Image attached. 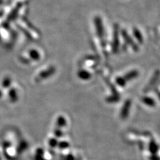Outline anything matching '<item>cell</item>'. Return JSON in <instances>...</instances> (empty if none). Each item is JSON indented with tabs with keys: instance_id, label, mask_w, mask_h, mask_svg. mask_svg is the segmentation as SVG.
<instances>
[{
	"instance_id": "obj_2",
	"label": "cell",
	"mask_w": 160,
	"mask_h": 160,
	"mask_svg": "<svg viewBox=\"0 0 160 160\" xmlns=\"http://www.w3.org/2000/svg\"><path fill=\"white\" fill-rule=\"evenodd\" d=\"M122 36H123L124 39L126 40V42H128V43H129V44L130 45V46H132V48H133V49H137L136 45L133 42V40L131 38L129 37V35L127 33V32H126V31H125V30H123V31L122 32Z\"/></svg>"
},
{
	"instance_id": "obj_4",
	"label": "cell",
	"mask_w": 160,
	"mask_h": 160,
	"mask_svg": "<svg viewBox=\"0 0 160 160\" xmlns=\"http://www.w3.org/2000/svg\"><path fill=\"white\" fill-rule=\"evenodd\" d=\"M133 33H134V36H136V38H137V39L138 40L139 42H143V39H142V35H141V33H140L139 31H138L137 29L135 28L133 29Z\"/></svg>"
},
{
	"instance_id": "obj_1",
	"label": "cell",
	"mask_w": 160,
	"mask_h": 160,
	"mask_svg": "<svg viewBox=\"0 0 160 160\" xmlns=\"http://www.w3.org/2000/svg\"><path fill=\"white\" fill-rule=\"evenodd\" d=\"M95 24H96V27L97 29L98 36L102 39L104 37V29H103V23L101 19L98 17L95 18Z\"/></svg>"
},
{
	"instance_id": "obj_3",
	"label": "cell",
	"mask_w": 160,
	"mask_h": 160,
	"mask_svg": "<svg viewBox=\"0 0 160 160\" xmlns=\"http://www.w3.org/2000/svg\"><path fill=\"white\" fill-rule=\"evenodd\" d=\"M113 49H116L118 47L119 44V39H118V28L115 26L114 28V33H113Z\"/></svg>"
}]
</instances>
